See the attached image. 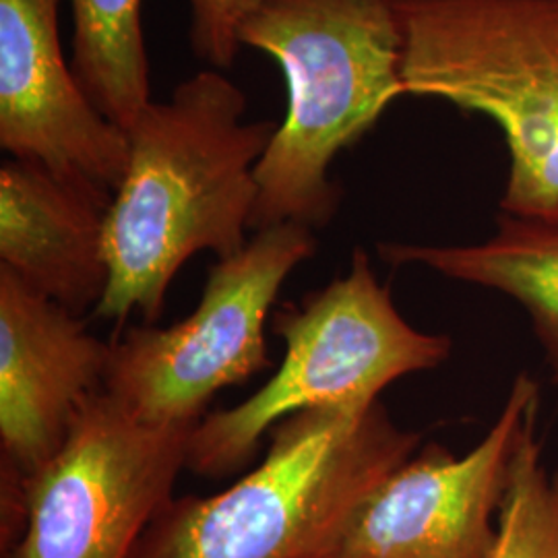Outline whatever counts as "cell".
Here are the masks:
<instances>
[{
	"instance_id": "1",
	"label": "cell",
	"mask_w": 558,
	"mask_h": 558,
	"mask_svg": "<svg viewBox=\"0 0 558 558\" xmlns=\"http://www.w3.org/2000/svg\"><path fill=\"white\" fill-rule=\"evenodd\" d=\"M246 96L218 69L149 101L126 131L129 163L106 218L108 288L92 313L122 325L161 317L180 267L203 251L228 259L246 246L257 203L255 170L271 120L244 122Z\"/></svg>"
},
{
	"instance_id": "2",
	"label": "cell",
	"mask_w": 558,
	"mask_h": 558,
	"mask_svg": "<svg viewBox=\"0 0 558 558\" xmlns=\"http://www.w3.org/2000/svg\"><path fill=\"white\" fill-rule=\"evenodd\" d=\"M240 46L276 60L286 119L255 170L251 230L327 226L341 189L329 168L405 96L401 29L389 0H267L240 27Z\"/></svg>"
},
{
	"instance_id": "3",
	"label": "cell",
	"mask_w": 558,
	"mask_h": 558,
	"mask_svg": "<svg viewBox=\"0 0 558 558\" xmlns=\"http://www.w3.org/2000/svg\"><path fill=\"white\" fill-rule=\"evenodd\" d=\"M422 445L385 408L281 420L265 459L211 497L166 502L131 558H319L350 511Z\"/></svg>"
},
{
	"instance_id": "4",
	"label": "cell",
	"mask_w": 558,
	"mask_h": 558,
	"mask_svg": "<svg viewBox=\"0 0 558 558\" xmlns=\"http://www.w3.org/2000/svg\"><path fill=\"white\" fill-rule=\"evenodd\" d=\"M405 96L495 120L509 147L500 209H558V0H389Z\"/></svg>"
},
{
	"instance_id": "5",
	"label": "cell",
	"mask_w": 558,
	"mask_h": 558,
	"mask_svg": "<svg viewBox=\"0 0 558 558\" xmlns=\"http://www.w3.org/2000/svg\"><path fill=\"white\" fill-rule=\"evenodd\" d=\"M271 329L286 343L278 373L239 405L203 416L186 470L226 478L244 470L260 439L281 420L311 410H371L383 389L451 356V339L418 331L399 315L364 248L350 271L274 313Z\"/></svg>"
},
{
	"instance_id": "6",
	"label": "cell",
	"mask_w": 558,
	"mask_h": 558,
	"mask_svg": "<svg viewBox=\"0 0 558 558\" xmlns=\"http://www.w3.org/2000/svg\"><path fill=\"white\" fill-rule=\"evenodd\" d=\"M317 253L300 223L257 230L209 269L197 308L172 327H129L108 348L104 391L135 418L197 426L221 389L271 366L265 327L286 278Z\"/></svg>"
},
{
	"instance_id": "7",
	"label": "cell",
	"mask_w": 558,
	"mask_h": 558,
	"mask_svg": "<svg viewBox=\"0 0 558 558\" xmlns=\"http://www.w3.org/2000/svg\"><path fill=\"white\" fill-rule=\"evenodd\" d=\"M195 426H156L104 389L81 408L62 449L23 480L25 523L2 558H131L172 499Z\"/></svg>"
},
{
	"instance_id": "8",
	"label": "cell",
	"mask_w": 558,
	"mask_h": 558,
	"mask_svg": "<svg viewBox=\"0 0 558 558\" xmlns=\"http://www.w3.org/2000/svg\"><path fill=\"white\" fill-rule=\"evenodd\" d=\"M539 385L513 380L486 437L456 458L430 442L360 500L319 558H490L519 453L538 430Z\"/></svg>"
},
{
	"instance_id": "9",
	"label": "cell",
	"mask_w": 558,
	"mask_h": 558,
	"mask_svg": "<svg viewBox=\"0 0 558 558\" xmlns=\"http://www.w3.org/2000/svg\"><path fill=\"white\" fill-rule=\"evenodd\" d=\"M60 0H0V147L114 195L129 135L85 94L62 52Z\"/></svg>"
},
{
	"instance_id": "10",
	"label": "cell",
	"mask_w": 558,
	"mask_h": 558,
	"mask_svg": "<svg viewBox=\"0 0 558 558\" xmlns=\"http://www.w3.org/2000/svg\"><path fill=\"white\" fill-rule=\"evenodd\" d=\"M110 343L0 265V456L29 480L59 453L104 387Z\"/></svg>"
},
{
	"instance_id": "11",
	"label": "cell",
	"mask_w": 558,
	"mask_h": 558,
	"mask_svg": "<svg viewBox=\"0 0 558 558\" xmlns=\"http://www.w3.org/2000/svg\"><path fill=\"white\" fill-rule=\"evenodd\" d=\"M114 195L32 161L0 166V265L75 315L108 288L106 218Z\"/></svg>"
},
{
	"instance_id": "12",
	"label": "cell",
	"mask_w": 558,
	"mask_h": 558,
	"mask_svg": "<svg viewBox=\"0 0 558 558\" xmlns=\"http://www.w3.org/2000/svg\"><path fill=\"white\" fill-rule=\"evenodd\" d=\"M379 255L393 265H424L519 302L558 387V209L523 216L500 211L497 234L480 244L380 242Z\"/></svg>"
},
{
	"instance_id": "13",
	"label": "cell",
	"mask_w": 558,
	"mask_h": 558,
	"mask_svg": "<svg viewBox=\"0 0 558 558\" xmlns=\"http://www.w3.org/2000/svg\"><path fill=\"white\" fill-rule=\"evenodd\" d=\"M73 69L89 100L126 133L151 101L143 0H66Z\"/></svg>"
},
{
	"instance_id": "14",
	"label": "cell",
	"mask_w": 558,
	"mask_h": 558,
	"mask_svg": "<svg viewBox=\"0 0 558 558\" xmlns=\"http://www.w3.org/2000/svg\"><path fill=\"white\" fill-rule=\"evenodd\" d=\"M490 558H558V472L544 465L536 435L519 453Z\"/></svg>"
},
{
	"instance_id": "15",
	"label": "cell",
	"mask_w": 558,
	"mask_h": 558,
	"mask_svg": "<svg viewBox=\"0 0 558 558\" xmlns=\"http://www.w3.org/2000/svg\"><path fill=\"white\" fill-rule=\"evenodd\" d=\"M189 40L195 57L214 69H230L239 57L240 27L267 0H186Z\"/></svg>"
}]
</instances>
